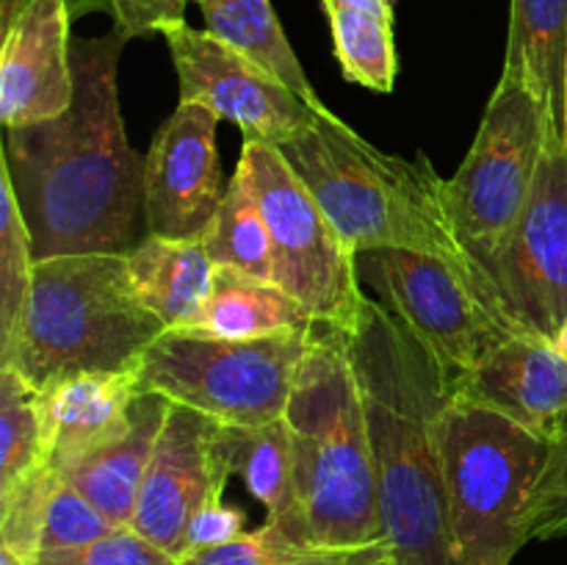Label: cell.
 I'll return each mask as SVG.
<instances>
[{"mask_svg": "<svg viewBox=\"0 0 567 565\" xmlns=\"http://www.w3.org/2000/svg\"><path fill=\"white\" fill-rule=\"evenodd\" d=\"M131 37L72 39L75 100L55 120L6 131L0 166L33 258L127 255L144 222V161L125 136L116 70Z\"/></svg>", "mask_w": 567, "mask_h": 565, "instance_id": "6da1fadb", "label": "cell"}, {"mask_svg": "<svg viewBox=\"0 0 567 565\" xmlns=\"http://www.w3.org/2000/svg\"><path fill=\"white\" fill-rule=\"evenodd\" d=\"M341 336L363 397L388 546L402 565H463L441 454L454 377L380 299L365 297Z\"/></svg>", "mask_w": 567, "mask_h": 565, "instance_id": "7a4b0ae2", "label": "cell"}, {"mask_svg": "<svg viewBox=\"0 0 567 565\" xmlns=\"http://www.w3.org/2000/svg\"><path fill=\"white\" fill-rule=\"evenodd\" d=\"M277 147L354 253L410 249L432 255L504 310L493 282L460 244L443 197L446 181L424 153L413 158L382 153L327 105H319L313 120Z\"/></svg>", "mask_w": 567, "mask_h": 565, "instance_id": "3957f363", "label": "cell"}, {"mask_svg": "<svg viewBox=\"0 0 567 565\" xmlns=\"http://www.w3.org/2000/svg\"><path fill=\"white\" fill-rule=\"evenodd\" d=\"M282 419L291 435L293 510L286 524L271 526L338 552L385 541L363 397L341 330L316 325Z\"/></svg>", "mask_w": 567, "mask_h": 565, "instance_id": "277c9868", "label": "cell"}, {"mask_svg": "<svg viewBox=\"0 0 567 565\" xmlns=\"http://www.w3.org/2000/svg\"><path fill=\"white\" fill-rule=\"evenodd\" d=\"M164 330L133 294L125 255L37 260L14 332L0 343V369L37 391L83 371H131Z\"/></svg>", "mask_w": 567, "mask_h": 565, "instance_id": "5b68a950", "label": "cell"}, {"mask_svg": "<svg viewBox=\"0 0 567 565\" xmlns=\"http://www.w3.org/2000/svg\"><path fill=\"white\" fill-rule=\"evenodd\" d=\"M441 454L463 565H513L535 541L554 441L454 397L441 424Z\"/></svg>", "mask_w": 567, "mask_h": 565, "instance_id": "8992f818", "label": "cell"}, {"mask_svg": "<svg viewBox=\"0 0 567 565\" xmlns=\"http://www.w3.org/2000/svg\"><path fill=\"white\" fill-rule=\"evenodd\" d=\"M313 330L252 341L164 330L138 363L142 391L199 410L221 424L252 427L282 419Z\"/></svg>", "mask_w": 567, "mask_h": 565, "instance_id": "52a82bcc", "label": "cell"}, {"mask_svg": "<svg viewBox=\"0 0 567 565\" xmlns=\"http://www.w3.org/2000/svg\"><path fill=\"white\" fill-rule=\"evenodd\" d=\"M546 127L540 100L524 81L502 72L468 155L443 183L454 233L491 282L532 197Z\"/></svg>", "mask_w": 567, "mask_h": 565, "instance_id": "ba28073f", "label": "cell"}, {"mask_svg": "<svg viewBox=\"0 0 567 565\" xmlns=\"http://www.w3.org/2000/svg\"><path fill=\"white\" fill-rule=\"evenodd\" d=\"M238 170L247 175L269 225L275 286L291 294L316 325L349 330L369 297L360 286L358 253L277 144L244 138Z\"/></svg>", "mask_w": 567, "mask_h": 565, "instance_id": "9c48e42d", "label": "cell"}, {"mask_svg": "<svg viewBox=\"0 0 567 565\" xmlns=\"http://www.w3.org/2000/svg\"><path fill=\"white\" fill-rule=\"evenodd\" d=\"M358 269L360 282H369L377 299L432 349L454 382L471 374L504 341L532 336L460 271L432 255L369 249L358 255Z\"/></svg>", "mask_w": 567, "mask_h": 565, "instance_id": "30bf717a", "label": "cell"}, {"mask_svg": "<svg viewBox=\"0 0 567 565\" xmlns=\"http://www.w3.org/2000/svg\"><path fill=\"white\" fill-rule=\"evenodd\" d=\"M493 288L526 332L554 341L567 316V150L554 122L529 203L493 269Z\"/></svg>", "mask_w": 567, "mask_h": 565, "instance_id": "8fae6325", "label": "cell"}, {"mask_svg": "<svg viewBox=\"0 0 567 565\" xmlns=\"http://www.w3.org/2000/svg\"><path fill=\"white\" fill-rule=\"evenodd\" d=\"M161 37L175 61L181 103H199L219 120L236 122L244 138L282 144L297 136L319 109L210 31L177 22Z\"/></svg>", "mask_w": 567, "mask_h": 565, "instance_id": "7c38bea8", "label": "cell"}, {"mask_svg": "<svg viewBox=\"0 0 567 565\" xmlns=\"http://www.w3.org/2000/svg\"><path fill=\"white\" fill-rule=\"evenodd\" d=\"M230 476L233 446L227 424L169 402L131 526L181 559L186 554L188 521L208 499L225 493Z\"/></svg>", "mask_w": 567, "mask_h": 565, "instance_id": "4fadbf2b", "label": "cell"}, {"mask_svg": "<svg viewBox=\"0 0 567 565\" xmlns=\"http://www.w3.org/2000/svg\"><path fill=\"white\" fill-rule=\"evenodd\" d=\"M219 116L199 103H177L155 133L144 158V225L147 236L199 238L219 210L216 155Z\"/></svg>", "mask_w": 567, "mask_h": 565, "instance_id": "5bb4252c", "label": "cell"}, {"mask_svg": "<svg viewBox=\"0 0 567 565\" xmlns=\"http://www.w3.org/2000/svg\"><path fill=\"white\" fill-rule=\"evenodd\" d=\"M70 6L31 0L3 31L0 122L6 131L55 120L75 100Z\"/></svg>", "mask_w": 567, "mask_h": 565, "instance_id": "9a60e30c", "label": "cell"}, {"mask_svg": "<svg viewBox=\"0 0 567 565\" xmlns=\"http://www.w3.org/2000/svg\"><path fill=\"white\" fill-rule=\"evenodd\" d=\"M454 397L554 441L567 421V358L548 338L515 336L460 377Z\"/></svg>", "mask_w": 567, "mask_h": 565, "instance_id": "2e32d148", "label": "cell"}, {"mask_svg": "<svg viewBox=\"0 0 567 565\" xmlns=\"http://www.w3.org/2000/svg\"><path fill=\"white\" fill-rule=\"evenodd\" d=\"M138 393V369L83 371L42 388L39 410L50 469L61 474L78 460L125 438L133 427Z\"/></svg>", "mask_w": 567, "mask_h": 565, "instance_id": "e0dca14e", "label": "cell"}, {"mask_svg": "<svg viewBox=\"0 0 567 565\" xmlns=\"http://www.w3.org/2000/svg\"><path fill=\"white\" fill-rule=\"evenodd\" d=\"M166 410L169 399L155 391H142L133 402V427L125 438L61 471V480L83 493L114 526L133 524Z\"/></svg>", "mask_w": 567, "mask_h": 565, "instance_id": "ac0fdd59", "label": "cell"}, {"mask_svg": "<svg viewBox=\"0 0 567 565\" xmlns=\"http://www.w3.org/2000/svg\"><path fill=\"white\" fill-rule=\"evenodd\" d=\"M313 327V316L280 286L244 275L230 266H216L208 299L175 330L252 341V338L302 332Z\"/></svg>", "mask_w": 567, "mask_h": 565, "instance_id": "d6986e66", "label": "cell"}, {"mask_svg": "<svg viewBox=\"0 0 567 565\" xmlns=\"http://www.w3.org/2000/svg\"><path fill=\"white\" fill-rule=\"evenodd\" d=\"M138 302L166 327H181L214 286V260L199 238L147 236L125 255Z\"/></svg>", "mask_w": 567, "mask_h": 565, "instance_id": "ffe728a7", "label": "cell"}, {"mask_svg": "<svg viewBox=\"0 0 567 565\" xmlns=\"http://www.w3.org/2000/svg\"><path fill=\"white\" fill-rule=\"evenodd\" d=\"M529 86L548 122L563 127L567 72V0H509L504 70Z\"/></svg>", "mask_w": 567, "mask_h": 565, "instance_id": "44dd1931", "label": "cell"}, {"mask_svg": "<svg viewBox=\"0 0 567 565\" xmlns=\"http://www.w3.org/2000/svg\"><path fill=\"white\" fill-rule=\"evenodd\" d=\"M321 9L343 78L371 92H393L399 72L393 0H321Z\"/></svg>", "mask_w": 567, "mask_h": 565, "instance_id": "7402d4cb", "label": "cell"}, {"mask_svg": "<svg viewBox=\"0 0 567 565\" xmlns=\"http://www.w3.org/2000/svg\"><path fill=\"white\" fill-rule=\"evenodd\" d=\"M197 3L205 17V31L264 66L310 105H321L319 94L310 86L280 20L271 9V0H197Z\"/></svg>", "mask_w": 567, "mask_h": 565, "instance_id": "603a6c76", "label": "cell"}, {"mask_svg": "<svg viewBox=\"0 0 567 565\" xmlns=\"http://www.w3.org/2000/svg\"><path fill=\"white\" fill-rule=\"evenodd\" d=\"M199 242H203L214 266H230L244 275L258 277V280L275 282V253H271L269 225H266L258 197H255L252 186L241 170H236V175L225 186L219 210L205 227Z\"/></svg>", "mask_w": 567, "mask_h": 565, "instance_id": "cb8c5ba5", "label": "cell"}, {"mask_svg": "<svg viewBox=\"0 0 567 565\" xmlns=\"http://www.w3.org/2000/svg\"><path fill=\"white\" fill-rule=\"evenodd\" d=\"M233 474L244 480L269 513V524H286L293 510V460L286 419L252 427H233Z\"/></svg>", "mask_w": 567, "mask_h": 565, "instance_id": "d4e9b609", "label": "cell"}, {"mask_svg": "<svg viewBox=\"0 0 567 565\" xmlns=\"http://www.w3.org/2000/svg\"><path fill=\"white\" fill-rule=\"evenodd\" d=\"M44 465L50 463L39 391L14 369H0V491H9Z\"/></svg>", "mask_w": 567, "mask_h": 565, "instance_id": "484cf974", "label": "cell"}, {"mask_svg": "<svg viewBox=\"0 0 567 565\" xmlns=\"http://www.w3.org/2000/svg\"><path fill=\"white\" fill-rule=\"evenodd\" d=\"M31 233L14 199L9 175L0 166V343L14 332L33 280Z\"/></svg>", "mask_w": 567, "mask_h": 565, "instance_id": "4316f807", "label": "cell"}, {"mask_svg": "<svg viewBox=\"0 0 567 565\" xmlns=\"http://www.w3.org/2000/svg\"><path fill=\"white\" fill-rule=\"evenodd\" d=\"M349 552L297 543L266 521L260 530L244 532L216 548L192 552L177 565H347Z\"/></svg>", "mask_w": 567, "mask_h": 565, "instance_id": "83f0119b", "label": "cell"}, {"mask_svg": "<svg viewBox=\"0 0 567 565\" xmlns=\"http://www.w3.org/2000/svg\"><path fill=\"white\" fill-rule=\"evenodd\" d=\"M59 482V471L44 465L9 491H0V546L22 559L37 557L44 515Z\"/></svg>", "mask_w": 567, "mask_h": 565, "instance_id": "f1b7e54d", "label": "cell"}, {"mask_svg": "<svg viewBox=\"0 0 567 565\" xmlns=\"http://www.w3.org/2000/svg\"><path fill=\"white\" fill-rule=\"evenodd\" d=\"M114 530H120V526L111 524L83 493H78L70 482L61 480L50 496L39 552L86 546V543L111 535Z\"/></svg>", "mask_w": 567, "mask_h": 565, "instance_id": "f546056e", "label": "cell"}, {"mask_svg": "<svg viewBox=\"0 0 567 565\" xmlns=\"http://www.w3.org/2000/svg\"><path fill=\"white\" fill-rule=\"evenodd\" d=\"M28 565H177V559L138 535L133 526H120L86 546L37 552Z\"/></svg>", "mask_w": 567, "mask_h": 565, "instance_id": "4dcf8cb0", "label": "cell"}, {"mask_svg": "<svg viewBox=\"0 0 567 565\" xmlns=\"http://www.w3.org/2000/svg\"><path fill=\"white\" fill-rule=\"evenodd\" d=\"M192 0H66L70 17L78 20L83 14H109L114 28L125 37H153L164 33L169 25L186 22V6Z\"/></svg>", "mask_w": 567, "mask_h": 565, "instance_id": "1f68e13d", "label": "cell"}, {"mask_svg": "<svg viewBox=\"0 0 567 565\" xmlns=\"http://www.w3.org/2000/svg\"><path fill=\"white\" fill-rule=\"evenodd\" d=\"M567 535V421L557 438H554V458L548 469L546 485L540 493L537 507L535 541Z\"/></svg>", "mask_w": 567, "mask_h": 565, "instance_id": "d6a6232c", "label": "cell"}, {"mask_svg": "<svg viewBox=\"0 0 567 565\" xmlns=\"http://www.w3.org/2000/svg\"><path fill=\"white\" fill-rule=\"evenodd\" d=\"M244 524H247L244 510L221 502V496L208 499V502L192 515V521H188L186 554L225 546V543L236 541L238 535H244ZM186 554H183V557H186Z\"/></svg>", "mask_w": 567, "mask_h": 565, "instance_id": "836d02e7", "label": "cell"}, {"mask_svg": "<svg viewBox=\"0 0 567 565\" xmlns=\"http://www.w3.org/2000/svg\"><path fill=\"white\" fill-rule=\"evenodd\" d=\"M347 565H402V559L393 554V548L388 546V541H380V543H371V546L349 552Z\"/></svg>", "mask_w": 567, "mask_h": 565, "instance_id": "e575fe53", "label": "cell"}, {"mask_svg": "<svg viewBox=\"0 0 567 565\" xmlns=\"http://www.w3.org/2000/svg\"><path fill=\"white\" fill-rule=\"evenodd\" d=\"M28 3H31V0H0V28L6 31V28L14 22V17L20 14Z\"/></svg>", "mask_w": 567, "mask_h": 565, "instance_id": "d590c367", "label": "cell"}, {"mask_svg": "<svg viewBox=\"0 0 567 565\" xmlns=\"http://www.w3.org/2000/svg\"><path fill=\"white\" fill-rule=\"evenodd\" d=\"M554 347H557V352L563 355V358H567V316H565V321H563V327H559L557 330V336H554Z\"/></svg>", "mask_w": 567, "mask_h": 565, "instance_id": "8d00e7d4", "label": "cell"}, {"mask_svg": "<svg viewBox=\"0 0 567 565\" xmlns=\"http://www.w3.org/2000/svg\"><path fill=\"white\" fill-rule=\"evenodd\" d=\"M0 565H28V559L17 557L14 552H9V548L0 546Z\"/></svg>", "mask_w": 567, "mask_h": 565, "instance_id": "74e56055", "label": "cell"}, {"mask_svg": "<svg viewBox=\"0 0 567 565\" xmlns=\"http://www.w3.org/2000/svg\"><path fill=\"white\" fill-rule=\"evenodd\" d=\"M563 138H565V150H567V72H565V109H563Z\"/></svg>", "mask_w": 567, "mask_h": 565, "instance_id": "f35d334b", "label": "cell"}]
</instances>
